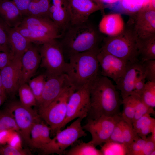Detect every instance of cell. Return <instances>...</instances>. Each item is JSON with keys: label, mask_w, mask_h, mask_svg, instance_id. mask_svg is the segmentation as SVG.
<instances>
[{"label": "cell", "mask_w": 155, "mask_h": 155, "mask_svg": "<svg viewBox=\"0 0 155 155\" xmlns=\"http://www.w3.org/2000/svg\"><path fill=\"white\" fill-rule=\"evenodd\" d=\"M41 45L40 66L45 69L46 77L65 73L67 63L59 42L55 39Z\"/></svg>", "instance_id": "52a82bcc"}, {"label": "cell", "mask_w": 155, "mask_h": 155, "mask_svg": "<svg viewBox=\"0 0 155 155\" xmlns=\"http://www.w3.org/2000/svg\"><path fill=\"white\" fill-rule=\"evenodd\" d=\"M46 78L40 99L37 104L38 108L46 107L67 87L71 86L65 73Z\"/></svg>", "instance_id": "7c38bea8"}, {"label": "cell", "mask_w": 155, "mask_h": 155, "mask_svg": "<svg viewBox=\"0 0 155 155\" xmlns=\"http://www.w3.org/2000/svg\"><path fill=\"white\" fill-rule=\"evenodd\" d=\"M129 22L120 34L115 36H108L100 49L127 62H135L140 61L138 39L134 32L132 20L130 19Z\"/></svg>", "instance_id": "277c9868"}, {"label": "cell", "mask_w": 155, "mask_h": 155, "mask_svg": "<svg viewBox=\"0 0 155 155\" xmlns=\"http://www.w3.org/2000/svg\"><path fill=\"white\" fill-rule=\"evenodd\" d=\"M59 42L65 54L69 57L79 53L98 49L99 38L97 30L88 21L70 25Z\"/></svg>", "instance_id": "3957f363"}, {"label": "cell", "mask_w": 155, "mask_h": 155, "mask_svg": "<svg viewBox=\"0 0 155 155\" xmlns=\"http://www.w3.org/2000/svg\"><path fill=\"white\" fill-rule=\"evenodd\" d=\"M97 58L101 68V75L111 78L117 84L125 72L127 62L100 49Z\"/></svg>", "instance_id": "8fae6325"}, {"label": "cell", "mask_w": 155, "mask_h": 155, "mask_svg": "<svg viewBox=\"0 0 155 155\" xmlns=\"http://www.w3.org/2000/svg\"><path fill=\"white\" fill-rule=\"evenodd\" d=\"M22 137L18 132L13 131L7 142L8 144L14 148L22 149Z\"/></svg>", "instance_id": "ee69618b"}, {"label": "cell", "mask_w": 155, "mask_h": 155, "mask_svg": "<svg viewBox=\"0 0 155 155\" xmlns=\"http://www.w3.org/2000/svg\"><path fill=\"white\" fill-rule=\"evenodd\" d=\"M46 78L45 75H40L30 79L28 82L35 96L37 104L40 100L44 88Z\"/></svg>", "instance_id": "e575fe53"}, {"label": "cell", "mask_w": 155, "mask_h": 155, "mask_svg": "<svg viewBox=\"0 0 155 155\" xmlns=\"http://www.w3.org/2000/svg\"><path fill=\"white\" fill-rule=\"evenodd\" d=\"M14 59L11 52H0V69L7 65Z\"/></svg>", "instance_id": "bcb514c9"}, {"label": "cell", "mask_w": 155, "mask_h": 155, "mask_svg": "<svg viewBox=\"0 0 155 155\" xmlns=\"http://www.w3.org/2000/svg\"><path fill=\"white\" fill-rule=\"evenodd\" d=\"M13 131L9 130L0 131V145H5L7 143Z\"/></svg>", "instance_id": "c3c4849f"}, {"label": "cell", "mask_w": 155, "mask_h": 155, "mask_svg": "<svg viewBox=\"0 0 155 155\" xmlns=\"http://www.w3.org/2000/svg\"><path fill=\"white\" fill-rule=\"evenodd\" d=\"M142 65L146 79L155 82V59L145 61Z\"/></svg>", "instance_id": "ab89813d"}, {"label": "cell", "mask_w": 155, "mask_h": 155, "mask_svg": "<svg viewBox=\"0 0 155 155\" xmlns=\"http://www.w3.org/2000/svg\"><path fill=\"white\" fill-rule=\"evenodd\" d=\"M121 119V115L102 116L94 119H87V123L82 127L90 133L91 141L96 147L108 141L116 124Z\"/></svg>", "instance_id": "30bf717a"}, {"label": "cell", "mask_w": 155, "mask_h": 155, "mask_svg": "<svg viewBox=\"0 0 155 155\" xmlns=\"http://www.w3.org/2000/svg\"><path fill=\"white\" fill-rule=\"evenodd\" d=\"M131 17L138 40L155 35V10L143 9Z\"/></svg>", "instance_id": "4fadbf2b"}, {"label": "cell", "mask_w": 155, "mask_h": 155, "mask_svg": "<svg viewBox=\"0 0 155 155\" xmlns=\"http://www.w3.org/2000/svg\"><path fill=\"white\" fill-rule=\"evenodd\" d=\"M24 17L27 16L28 9L32 0H11Z\"/></svg>", "instance_id": "f6af8a7d"}, {"label": "cell", "mask_w": 155, "mask_h": 155, "mask_svg": "<svg viewBox=\"0 0 155 155\" xmlns=\"http://www.w3.org/2000/svg\"><path fill=\"white\" fill-rule=\"evenodd\" d=\"M6 108L12 113L22 139L29 145L31 129L35 123L42 119L38 113L17 101L9 102Z\"/></svg>", "instance_id": "ba28073f"}, {"label": "cell", "mask_w": 155, "mask_h": 155, "mask_svg": "<svg viewBox=\"0 0 155 155\" xmlns=\"http://www.w3.org/2000/svg\"><path fill=\"white\" fill-rule=\"evenodd\" d=\"M50 129L44 121L36 122L33 125L30 132L29 144L32 147L40 149L51 140Z\"/></svg>", "instance_id": "603a6c76"}, {"label": "cell", "mask_w": 155, "mask_h": 155, "mask_svg": "<svg viewBox=\"0 0 155 155\" xmlns=\"http://www.w3.org/2000/svg\"><path fill=\"white\" fill-rule=\"evenodd\" d=\"M7 26V24L0 17V52H11Z\"/></svg>", "instance_id": "8d00e7d4"}, {"label": "cell", "mask_w": 155, "mask_h": 155, "mask_svg": "<svg viewBox=\"0 0 155 155\" xmlns=\"http://www.w3.org/2000/svg\"></svg>", "instance_id": "6f0895ef"}, {"label": "cell", "mask_w": 155, "mask_h": 155, "mask_svg": "<svg viewBox=\"0 0 155 155\" xmlns=\"http://www.w3.org/2000/svg\"><path fill=\"white\" fill-rule=\"evenodd\" d=\"M155 155V150L153 151L150 154V155Z\"/></svg>", "instance_id": "9f6ffc18"}, {"label": "cell", "mask_w": 155, "mask_h": 155, "mask_svg": "<svg viewBox=\"0 0 155 155\" xmlns=\"http://www.w3.org/2000/svg\"><path fill=\"white\" fill-rule=\"evenodd\" d=\"M90 98L87 119L121 115L120 109L122 100L115 85L109 78L99 74L91 85Z\"/></svg>", "instance_id": "6da1fadb"}, {"label": "cell", "mask_w": 155, "mask_h": 155, "mask_svg": "<svg viewBox=\"0 0 155 155\" xmlns=\"http://www.w3.org/2000/svg\"><path fill=\"white\" fill-rule=\"evenodd\" d=\"M103 9L105 8V6L100 2V0H92Z\"/></svg>", "instance_id": "f5cc1de1"}, {"label": "cell", "mask_w": 155, "mask_h": 155, "mask_svg": "<svg viewBox=\"0 0 155 155\" xmlns=\"http://www.w3.org/2000/svg\"><path fill=\"white\" fill-rule=\"evenodd\" d=\"M21 65V84L28 83L35 74L40 65L39 48L33 44L20 58Z\"/></svg>", "instance_id": "ac0fdd59"}, {"label": "cell", "mask_w": 155, "mask_h": 155, "mask_svg": "<svg viewBox=\"0 0 155 155\" xmlns=\"http://www.w3.org/2000/svg\"><path fill=\"white\" fill-rule=\"evenodd\" d=\"M154 150H155V143L150 139V136L147 137L145 146L139 155H150Z\"/></svg>", "instance_id": "7dc6e473"}, {"label": "cell", "mask_w": 155, "mask_h": 155, "mask_svg": "<svg viewBox=\"0 0 155 155\" xmlns=\"http://www.w3.org/2000/svg\"><path fill=\"white\" fill-rule=\"evenodd\" d=\"M49 0V17L64 33L70 25L68 1L67 0Z\"/></svg>", "instance_id": "d6986e66"}, {"label": "cell", "mask_w": 155, "mask_h": 155, "mask_svg": "<svg viewBox=\"0 0 155 155\" xmlns=\"http://www.w3.org/2000/svg\"><path fill=\"white\" fill-rule=\"evenodd\" d=\"M122 122V119H121L117 123L107 142H115L124 145L123 134Z\"/></svg>", "instance_id": "b9f144b4"}, {"label": "cell", "mask_w": 155, "mask_h": 155, "mask_svg": "<svg viewBox=\"0 0 155 155\" xmlns=\"http://www.w3.org/2000/svg\"><path fill=\"white\" fill-rule=\"evenodd\" d=\"M75 90L71 86L67 87L61 94L44 108H38L40 118L49 126L51 135L54 136L62 129L66 115L69 97Z\"/></svg>", "instance_id": "5b68a950"}, {"label": "cell", "mask_w": 155, "mask_h": 155, "mask_svg": "<svg viewBox=\"0 0 155 155\" xmlns=\"http://www.w3.org/2000/svg\"><path fill=\"white\" fill-rule=\"evenodd\" d=\"M123 110L121 114L122 119L131 127H133L135 114V107L131 95L122 100Z\"/></svg>", "instance_id": "1f68e13d"}, {"label": "cell", "mask_w": 155, "mask_h": 155, "mask_svg": "<svg viewBox=\"0 0 155 155\" xmlns=\"http://www.w3.org/2000/svg\"><path fill=\"white\" fill-rule=\"evenodd\" d=\"M146 80L144 71L135 81L132 95L140 97L145 87Z\"/></svg>", "instance_id": "7bdbcfd3"}, {"label": "cell", "mask_w": 155, "mask_h": 155, "mask_svg": "<svg viewBox=\"0 0 155 155\" xmlns=\"http://www.w3.org/2000/svg\"><path fill=\"white\" fill-rule=\"evenodd\" d=\"M4 130L15 131L20 133L13 114L7 108L0 110V131Z\"/></svg>", "instance_id": "4dcf8cb0"}, {"label": "cell", "mask_w": 155, "mask_h": 155, "mask_svg": "<svg viewBox=\"0 0 155 155\" xmlns=\"http://www.w3.org/2000/svg\"><path fill=\"white\" fill-rule=\"evenodd\" d=\"M15 28L26 39L35 44L41 45L52 40L56 39L53 36L40 31L18 26Z\"/></svg>", "instance_id": "83f0119b"}, {"label": "cell", "mask_w": 155, "mask_h": 155, "mask_svg": "<svg viewBox=\"0 0 155 155\" xmlns=\"http://www.w3.org/2000/svg\"><path fill=\"white\" fill-rule=\"evenodd\" d=\"M0 17L9 26H19L24 17L12 0H0Z\"/></svg>", "instance_id": "7402d4cb"}, {"label": "cell", "mask_w": 155, "mask_h": 155, "mask_svg": "<svg viewBox=\"0 0 155 155\" xmlns=\"http://www.w3.org/2000/svg\"><path fill=\"white\" fill-rule=\"evenodd\" d=\"M152 135L150 136V139L154 142L155 143V128H154L151 133Z\"/></svg>", "instance_id": "816d5d0a"}, {"label": "cell", "mask_w": 155, "mask_h": 155, "mask_svg": "<svg viewBox=\"0 0 155 155\" xmlns=\"http://www.w3.org/2000/svg\"><path fill=\"white\" fill-rule=\"evenodd\" d=\"M92 84L84 86L74 91L70 95L62 129L75 119L79 117L84 119L87 117L90 107V88Z\"/></svg>", "instance_id": "9c48e42d"}, {"label": "cell", "mask_w": 155, "mask_h": 155, "mask_svg": "<svg viewBox=\"0 0 155 155\" xmlns=\"http://www.w3.org/2000/svg\"><path fill=\"white\" fill-rule=\"evenodd\" d=\"M121 0H100L101 3L104 5V4L107 5H113L119 2Z\"/></svg>", "instance_id": "681fc988"}, {"label": "cell", "mask_w": 155, "mask_h": 155, "mask_svg": "<svg viewBox=\"0 0 155 155\" xmlns=\"http://www.w3.org/2000/svg\"><path fill=\"white\" fill-rule=\"evenodd\" d=\"M131 95L135 107V114L133 123L146 114H155L154 108L146 105L143 102L140 96L135 95Z\"/></svg>", "instance_id": "d6a6232c"}, {"label": "cell", "mask_w": 155, "mask_h": 155, "mask_svg": "<svg viewBox=\"0 0 155 155\" xmlns=\"http://www.w3.org/2000/svg\"><path fill=\"white\" fill-rule=\"evenodd\" d=\"M133 127L139 137L146 140L147 135L155 128V119L146 114L133 123Z\"/></svg>", "instance_id": "484cf974"}, {"label": "cell", "mask_w": 155, "mask_h": 155, "mask_svg": "<svg viewBox=\"0 0 155 155\" xmlns=\"http://www.w3.org/2000/svg\"><path fill=\"white\" fill-rule=\"evenodd\" d=\"M122 127L124 145L127 148L134 141L137 137L139 136L133 127L129 125L123 120Z\"/></svg>", "instance_id": "74e56055"}, {"label": "cell", "mask_w": 155, "mask_h": 155, "mask_svg": "<svg viewBox=\"0 0 155 155\" xmlns=\"http://www.w3.org/2000/svg\"><path fill=\"white\" fill-rule=\"evenodd\" d=\"M99 49L70 56L65 73L75 90L92 83L99 75L97 55Z\"/></svg>", "instance_id": "7a4b0ae2"}, {"label": "cell", "mask_w": 155, "mask_h": 155, "mask_svg": "<svg viewBox=\"0 0 155 155\" xmlns=\"http://www.w3.org/2000/svg\"><path fill=\"white\" fill-rule=\"evenodd\" d=\"M78 140L63 154L66 155H103L100 150L96 148L91 141L88 142Z\"/></svg>", "instance_id": "cb8c5ba5"}, {"label": "cell", "mask_w": 155, "mask_h": 155, "mask_svg": "<svg viewBox=\"0 0 155 155\" xmlns=\"http://www.w3.org/2000/svg\"><path fill=\"white\" fill-rule=\"evenodd\" d=\"M7 30L10 52L14 59H20L32 43L15 28L7 25Z\"/></svg>", "instance_id": "ffe728a7"}, {"label": "cell", "mask_w": 155, "mask_h": 155, "mask_svg": "<svg viewBox=\"0 0 155 155\" xmlns=\"http://www.w3.org/2000/svg\"><path fill=\"white\" fill-rule=\"evenodd\" d=\"M0 87L4 89L3 87V84H2L1 77V75L0 73Z\"/></svg>", "instance_id": "11a10c76"}, {"label": "cell", "mask_w": 155, "mask_h": 155, "mask_svg": "<svg viewBox=\"0 0 155 155\" xmlns=\"http://www.w3.org/2000/svg\"><path fill=\"white\" fill-rule=\"evenodd\" d=\"M100 150L103 155H127V148L124 144L115 142L105 143Z\"/></svg>", "instance_id": "836d02e7"}, {"label": "cell", "mask_w": 155, "mask_h": 155, "mask_svg": "<svg viewBox=\"0 0 155 155\" xmlns=\"http://www.w3.org/2000/svg\"><path fill=\"white\" fill-rule=\"evenodd\" d=\"M2 84L7 95H15L20 85L21 65L20 59H13L0 69Z\"/></svg>", "instance_id": "9a60e30c"}, {"label": "cell", "mask_w": 155, "mask_h": 155, "mask_svg": "<svg viewBox=\"0 0 155 155\" xmlns=\"http://www.w3.org/2000/svg\"><path fill=\"white\" fill-rule=\"evenodd\" d=\"M137 48L140 61L155 59V35L138 40Z\"/></svg>", "instance_id": "d4e9b609"}, {"label": "cell", "mask_w": 155, "mask_h": 155, "mask_svg": "<svg viewBox=\"0 0 155 155\" xmlns=\"http://www.w3.org/2000/svg\"><path fill=\"white\" fill-rule=\"evenodd\" d=\"M140 97L146 105L154 108L155 107V82L148 81L146 82Z\"/></svg>", "instance_id": "d590c367"}, {"label": "cell", "mask_w": 155, "mask_h": 155, "mask_svg": "<svg viewBox=\"0 0 155 155\" xmlns=\"http://www.w3.org/2000/svg\"><path fill=\"white\" fill-rule=\"evenodd\" d=\"M18 27L42 32L57 39L61 38L63 34L56 24L48 17L26 16L24 18Z\"/></svg>", "instance_id": "e0dca14e"}, {"label": "cell", "mask_w": 155, "mask_h": 155, "mask_svg": "<svg viewBox=\"0 0 155 155\" xmlns=\"http://www.w3.org/2000/svg\"><path fill=\"white\" fill-rule=\"evenodd\" d=\"M0 96L7 98V95L5 90L3 88L0 87Z\"/></svg>", "instance_id": "f907efd6"}, {"label": "cell", "mask_w": 155, "mask_h": 155, "mask_svg": "<svg viewBox=\"0 0 155 155\" xmlns=\"http://www.w3.org/2000/svg\"><path fill=\"white\" fill-rule=\"evenodd\" d=\"M30 151L26 149L17 148L8 144L0 145V155H30Z\"/></svg>", "instance_id": "60d3db41"}, {"label": "cell", "mask_w": 155, "mask_h": 155, "mask_svg": "<svg viewBox=\"0 0 155 155\" xmlns=\"http://www.w3.org/2000/svg\"><path fill=\"white\" fill-rule=\"evenodd\" d=\"M69 5L70 25L81 24L88 21L90 16L102 7L92 0H67Z\"/></svg>", "instance_id": "5bb4252c"}, {"label": "cell", "mask_w": 155, "mask_h": 155, "mask_svg": "<svg viewBox=\"0 0 155 155\" xmlns=\"http://www.w3.org/2000/svg\"><path fill=\"white\" fill-rule=\"evenodd\" d=\"M125 27L123 19L121 15L118 13L104 15L98 25L100 31L109 36L119 34L123 30Z\"/></svg>", "instance_id": "44dd1931"}, {"label": "cell", "mask_w": 155, "mask_h": 155, "mask_svg": "<svg viewBox=\"0 0 155 155\" xmlns=\"http://www.w3.org/2000/svg\"><path fill=\"white\" fill-rule=\"evenodd\" d=\"M142 62H127L125 72L115 87L120 91L122 100L133 94L135 83L143 72Z\"/></svg>", "instance_id": "2e32d148"}, {"label": "cell", "mask_w": 155, "mask_h": 155, "mask_svg": "<svg viewBox=\"0 0 155 155\" xmlns=\"http://www.w3.org/2000/svg\"><path fill=\"white\" fill-rule=\"evenodd\" d=\"M146 141V140L143 139L139 136L137 137L134 141L126 148L127 155H139L145 146Z\"/></svg>", "instance_id": "f35d334b"}, {"label": "cell", "mask_w": 155, "mask_h": 155, "mask_svg": "<svg viewBox=\"0 0 155 155\" xmlns=\"http://www.w3.org/2000/svg\"><path fill=\"white\" fill-rule=\"evenodd\" d=\"M18 91L20 102L22 105L30 108L37 106L35 96L27 83L20 84Z\"/></svg>", "instance_id": "f546056e"}, {"label": "cell", "mask_w": 155, "mask_h": 155, "mask_svg": "<svg viewBox=\"0 0 155 155\" xmlns=\"http://www.w3.org/2000/svg\"><path fill=\"white\" fill-rule=\"evenodd\" d=\"M151 0H121L119 5L121 11L131 17L140 11L148 8Z\"/></svg>", "instance_id": "4316f807"}, {"label": "cell", "mask_w": 155, "mask_h": 155, "mask_svg": "<svg viewBox=\"0 0 155 155\" xmlns=\"http://www.w3.org/2000/svg\"><path fill=\"white\" fill-rule=\"evenodd\" d=\"M6 98L0 96V107L5 101Z\"/></svg>", "instance_id": "db71d44e"}, {"label": "cell", "mask_w": 155, "mask_h": 155, "mask_svg": "<svg viewBox=\"0 0 155 155\" xmlns=\"http://www.w3.org/2000/svg\"><path fill=\"white\" fill-rule=\"evenodd\" d=\"M49 0H32L28 7L27 16L49 18Z\"/></svg>", "instance_id": "f1b7e54d"}, {"label": "cell", "mask_w": 155, "mask_h": 155, "mask_svg": "<svg viewBox=\"0 0 155 155\" xmlns=\"http://www.w3.org/2000/svg\"><path fill=\"white\" fill-rule=\"evenodd\" d=\"M83 119L78 118L66 129L57 132L47 144L40 149L43 154L62 155L66 149L87 134L81 125Z\"/></svg>", "instance_id": "8992f818"}]
</instances>
